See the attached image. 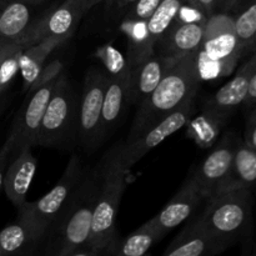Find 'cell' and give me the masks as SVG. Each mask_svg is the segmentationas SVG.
<instances>
[{
    "mask_svg": "<svg viewBox=\"0 0 256 256\" xmlns=\"http://www.w3.org/2000/svg\"><path fill=\"white\" fill-rule=\"evenodd\" d=\"M99 170L85 169L66 206L48 232L39 254L48 256H89L88 244L99 189Z\"/></svg>",
    "mask_w": 256,
    "mask_h": 256,
    "instance_id": "1",
    "label": "cell"
},
{
    "mask_svg": "<svg viewBox=\"0 0 256 256\" xmlns=\"http://www.w3.org/2000/svg\"><path fill=\"white\" fill-rule=\"evenodd\" d=\"M200 78L196 52L180 58L165 74L152 94L138 106L134 122L125 142H132L152 125L195 99Z\"/></svg>",
    "mask_w": 256,
    "mask_h": 256,
    "instance_id": "2",
    "label": "cell"
},
{
    "mask_svg": "<svg viewBox=\"0 0 256 256\" xmlns=\"http://www.w3.org/2000/svg\"><path fill=\"white\" fill-rule=\"evenodd\" d=\"M99 189L92 215L88 252L89 256L102 255L114 238H116V216L120 202L126 189L129 170L122 165L120 158V144L115 145L98 165Z\"/></svg>",
    "mask_w": 256,
    "mask_h": 256,
    "instance_id": "3",
    "label": "cell"
},
{
    "mask_svg": "<svg viewBox=\"0 0 256 256\" xmlns=\"http://www.w3.org/2000/svg\"><path fill=\"white\" fill-rule=\"evenodd\" d=\"M244 55L235 32L234 15L222 12L208 15L202 45L196 52L202 80L229 75Z\"/></svg>",
    "mask_w": 256,
    "mask_h": 256,
    "instance_id": "4",
    "label": "cell"
},
{
    "mask_svg": "<svg viewBox=\"0 0 256 256\" xmlns=\"http://www.w3.org/2000/svg\"><path fill=\"white\" fill-rule=\"evenodd\" d=\"M202 212L195 218L205 230L232 242L248 234L252 220V190L235 189L208 198Z\"/></svg>",
    "mask_w": 256,
    "mask_h": 256,
    "instance_id": "5",
    "label": "cell"
},
{
    "mask_svg": "<svg viewBox=\"0 0 256 256\" xmlns=\"http://www.w3.org/2000/svg\"><path fill=\"white\" fill-rule=\"evenodd\" d=\"M78 108L79 98L64 74L50 96L45 109L36 146L68 149L78 140Z\"/></svg>",
    "mask_w": 256,
    "mask_h": 256,
    "instance_id": "6",
    "label": "cell"
},
{
    "mask_svg": "<svg viewBox=\"0 0 256 256\" xmlns=\"http://www.w3.org/2000/svg\"><path fill=\"white\" fill-rule=\"evenodd\" d=\"M85 168L76 155H72L59 182L36 202H26L18 210V219L34 229L44 242L48 232L66 206L75 188L84 175ZM42 248V246H40Z\"/></svg>",
    "mask_w": 256,
    "mask_h": 256,
    "instance_id": "7",
    "label": "cell"
},
{
    "mask_svg": "<svg viewBox=\"0 0 256 256\" xmlns=\"http://www.w3.org/2000/svg\"><path fill=\"white\" fill-rule=\"evenodd\" d=\"M109 74L100 68H90L84 78L78 108V140L85 152H92L102 140V112Z\"/></svg>",
    "mask_w": 256,
    "mask_h": 256,
    "instance_id": "8",
    "label": "cell"
},
{
    "mask_svg": "<svg viewBox=\"0 0 256 256\" xmlns=\"http://www.w3.org/2000/svg\"><path fill=\"white\" fill-rule=\"evenodd\" d=\"M86 12L88 0H64L46 6L22 39V44L26 48L52 36L70 39Z\"/></svg>",
    "mask_w": 256,
    "mask_h": 256,
    "instance_id": "9",
    "label": "cell"
},
{
    "mask_svg": "<svg viewBox=\"0 0 256 256\" xmlns=\"http://www.w3.org/2000/svg\"><path fill=\"white\" fill-rule=\"evenodd\" d=\"M194 100L186 102L182 108L165 116L164 119L155 122L132 142H120V158H122V165L128 170H130L150 150L156 148L165 139L184 128L190 122L194 112Z\"/></svg>",
    "mask_w": 256,
    "mask_h": 256,
    "instance_id": "10",
    "label": "cell"
},
{
    "mask_svg": "<svg viewBox=\"0 0 256 256\" xmlns=\"http://www.w3.org/2000/svg\"><path fill=\"white\" fill-rule=\"evenodd\" d=\"M59 78L60 76L50 80L49 82L42 85L34 92H28L26 102L18 116L15 118L9 132V135L14 140V149H12V156L22 148H32V149L34 146H36L40 124H42L50 96L59 82Z\"/></svg>",
    "mask_w": 256,
    "mask_h": 256,
    "instance_id": "11",
    "label": "cell"
},
{
    "mask_svg": "<svg viewBox=\"0 0 256 256\" xmlns=\"http://www.w3.org/2000/svg\"><path fill=\"white\" fill-rule=\"evenodd\" d=\"M238 139L239 138L232 132L222 138L215 142L212 150L200 162L195 172H192L204 200L216 194L226 179L234 159Z\"/></svg>",
    "mask_w": 256,
    "mask_h": 256,
    "instance_id": "12",
    "label": "cell"
},
{
    "mask_svg": "<svg viewBox=\"0 0 256 256\" xmlns=\"http://www.w3.org/2000/svg\"><path fill=\"white\" fill-rule=\"evenodd\" d=\"M202 202L204 198L200 192L199 185L192 174H190L176 194L154 218L150 219V222L164 238L170 230L175 229L185 220L192 218Z\"/></svg>",
    "mask_w": 256,
    "mask_h": 256,
    "instance_id": "13",
    "label": "cell"
},
{
    "mask_svg": "<svg viewBox=\"0 0 256 256\" xmlns=\"http://www.w3.org/2000/svg\"><path fill=\"white\" fill-rule=\"evenodd\" d=\"M232 246V242L205 230L194 219L172 239L162 256H214Z\"/></svg>",
    "mask_w": 256,
    "mask_h": 256,
    "instance_id": "14",
    "label": "cell"
},
{
    "mask_svg": "<svg viewBox=\"0 0 256 256\" xmlns=\"http://www.w3.org/2000/svg\"><path fill=\"white\" fill-rule=\"evenodd\" d=\"M178 58L152 52L130 66L129 102L139 105L158 86L178 62Z\"/></svg>",
    "mask_w": 256,
    "mask_h": 256,
    "instance_id": "15",
    "label": "cell"
},
{
    "mask_svg": "<svg viewBox=\"0 0 256 256\" xmlns=\"http://www.w3.org/2000/svg\"><path fill=\"white\" fill-rule=\"evenodd\" d=\"M256 70V48L250 52V56L236 74L222 85L206 102L204 106L214 110L218 114L230 119L232 112L244 104L246 99L248 90H249L250 80Z\"/></svg>",
    "mask_w": 256,
    "mask_h": 256,
    "instance_id": "16",
    "label": "cell"
},
{
    "mask_svg": "<svg viewBox=\"0 0 256 256\" xmlns=\"http://www.w3.org/2000/svg\"><path fill=\"white\" fill-rule=\"evenodd\" d=\"M49 0H0V36L22 40Z\"/></svg>",
    "mask_w": 256,
    "mask_h": 256,
    "instance_id": "17",
    "label": "cell"
},
{
    "mask_svg": "<svg viewBox=\"0 0 256 256\" xmlns=\"http://www.w3.org/2000/svg\"><path fill=\"white\" fill-rule=\"evenodd\" d=\"M8 164L2 189L8 199L16 209L28 202L26 195L38 169V162L32 148H22L15 152Z\"/></svg>",
    "mask_w": 256,
    "mask_h": 256,
    "instance_id": "18",
    "label": "cell"
},
{
    "mask_svg": "<svg viewBox=\"0 0 256 256\" xmlns=\"http://www.w3.org/2000/svg\"><path fill=\"white\" fill-rule=\"evenodd\" d=\"M205 20L206 18L202 20L184 22L176 18L162 39L156 42L155 52L180 59L185 55L198 52L204 36Z\"/></svg>",
    "mask_w": 256,
    "mask_h": 256,
    "instance_id": "19",
    "label": "cell"
},
{
    "mask_svg": "<svg viewBox=\"0 0 256 256\" xmlns=\"http://www.w3.org/2000/svg\"><path fill=\"white\" fill-rule=\"evenodd\" d=\"M235 189H256V150L242 139H238L232 168L218 192Z\"/></svg>",
    "mask_w": 256,
    "mask_h": 256,
    "instance_id": "20",
    "label": "cell"
},
{
    "mask_svg": "<svg viewBox=\"0 0 256 256\" xmlns=\"http://www.w3.org/2000/svg\"><path fill=\"white\" fill-rule=\"evenodd\" d=\"M129 76H109L102 112V140L114 130L129 102Z\"/></svg>",
    "mask_w": 256,
    "mask_h": 256,
    "instance_id": "21",
    "label": "cell"
},
{
    "mask_svg": "<svg viewBox=\"0 0 256 256\" xmlns=\"http://www.w3.org/2000/svg\"><path fill=\"white\" fill-rule=\"evenodd\" d=\"M68 40L69 39L66 38L52 36L40 40V42L22 49L19 59V74L22 79V92H28V90L34 84L35 79L38 78L40 70L45 65L50 54Z\"/></svg>",
    "mask_w": 256,
    "mask_h": 256,
    "instance_id": "22",
    "label": "cell"
},
{
    "mask_svg": "<svg viewBox=\"0 0 256 256\" xmlns=\"http://www.w3.org/2000/svg\"><path fill=\"white\" fill-rule=\"evenodd\" d=\"M42 238L22 220L0 230V249L4 255H32L39 252Z\"/></svg>",
    "mask_w": 256,
    "mask_h": 256,
    "instance_id": "23",
    "label": "cell"
},
{
    "mask_svg": "<svg viewBox=\"0 0 256 256\" xmlns=\"http://www.w3.org/2000/svg\"><path fill=\"white\" fill-rule=\"evenodd\" d=\"M162 239V235L158 232L152 225L150 220L138 228L135 232L125 238H116L110 242L102 255L105 256H142L146 254L152 245Z\"/></svg>",
    "mask_w": 256,
    "mask_h": 256,
    "instance_id": "24",
    "label": "cell"
},
{
    "mask_svg": "<svg viewBox=\"0 0 256 256\" xmlns=\"http://www.w3.org/2000/svg\"><path fill=\"white\" fill-rule=\"evenodd\" d=\"M189 0H162L152 16L146 20L148 48L150 52H155V45L168 32L174 20L179 15L180 9Z\"/></svg>",
    "mask_w": 256,
    "mask_h": 256,
    "instance_id": "25",
    "label": "cell"
},
{
    "mask_svg": "<svg viewBox=\"0 0 256 256\" xmlns=\"http://www.w3.org/2000/svg\"><path fill=\"white\" fill-rule=\"evenodd\" d=\"M228 120V118L204 106L202 114L190 122L188 134L200 148H212Z\"/></svg>",
    "mask_w": 256,
    "mask_h": 256,
    "instance_id": "26",
    "label": "cell"
},
{
    "mask_svg": "<svg viewBox=\"0 0 256 256\" xmlns=\"http://www.w3.org/2000/svg\"><path fill=\"white\" fill-rule=\"evenodd\" d=\"M235 32L244 52H252L256 48V0H252L239 9L234 16Z\"/></svg>",
    "mask_w": 256,
    "mask_h": 256,
    "instance_id": "27",
    "label": "cell"
},
{
    "mask_svg": "<svg viewBox=\"0 0 256 256\" xmlns=\"http://www.w3.org/2000/svg\"><path fill=\"white\" fill-rule=\"evenodd\" d=\"M25 45L22 40H12L0 59V94L5 92L20 72L19 59Z\"/></svg>",
    "mask_w": 256,
    "mask_h": 256,
    "instance_id": "28",
    "label": "cell"
},
{
    "mask_svg": "<svg viewBox=\"0 0 256 256\" xmlns=\"http://www.w3.org/2000/svg\"><path fill=\"white\" fill-rule=\"evenodd\" d=\"M95 56L104 65V70L109 76H129L130 66L128 59L122 56V52L114 46L112 42H106L98 48Z\"/></svg>",
    "mask_w": 256,
    "mask_h": 256,
    "instance_id": "29",
    "label": "cell"
},
{
    "mask_svg": "<svg viewBox=\"0 0 256 256\" xmlns=\"http://www.w3.org/2000/svg\"><path fill=\"white\" fill-rule=\"evenodd\" d=\"M160 2L162 0H136L130 6V9L122 15L124 16L122 22H146Z\"/></svg>",
    "mask_w": 256,
    "mask_h": 256,
    "instance_id": "30",
    "label": "cell"
},
{
    "mask_svg": "<svg viewBox=\"0 0 256 256\" xmlns=\"http://www.w3.org/2000/svg\"><path fill=\"white\" fill-rule=\"evenodd\" d=\"M62 70H64V62H62V60L59 59L52 60V62H49L48 64L45 62V65L42 68L38 78L35 79L34 84H32V88L28 90V92H34L35 89H38V88L42 86V85L46 84V82H49L50 80L60 76V75L62 74Z\"/></svg>",
    "mask_w": 256,
    "mask_h": 256,
    "instance_id": "31",
    "label": "cell"
},
{
    "mask_svg": "<svg viewBox=\"0 0 256 256\" xmlns=\"http://www.w3.org/2000/svg\"><path fill=\"white\" fill-rule=\"evenodd\" d=\"M12 149H14V140H12V138L10 135H8L4 144L0 146V190L2 189L5 170H6L8 164L10 162V158H12Z\"/></svg>",
    "mask_w": 256,
    "mask_h": 256,
    "instance_id": "32",
    "label": "cell"
},
{
    "mask_svg": "<svg viewBox=\"0 0 256 256\" xmlns=\"http://www.w3.org/2000/svg\"><path fill=\"white\" fill-rule=\"evenodd\" d=\"M242 140H244L249 146H252V149L256 150V108L252 109V114L249 115V119H248Z\"/></svg>",
    "mask_w": 256,
    "mask_h": 256,
    "instance_id": "33",
    "label": "cell"
},
{
    "mask_svg": "<svg viewBox=\"0 0 256 256\" xmlns=\"http://www.w3.org/2000/svg\"><path fill=\"white\" fill-rule=\"evenodd\" d=\"M216 2L218 0H189V2L195 9H198L202 14L206 15V16L215 12Z\"/></svg>",
    "mask_w": 256,
    "mask_h": 256,
    "instance_id": "34",
    "label": "cell"
},
{
    "mask_svg": "<svg viewBox=\"0 0 256 256\" xmlns=\"http://www.w3.org/2000/svg\"><path fill=\"white\" fill-rule=\"evenodd\" d=\"M244 105L246 108H252V109L256 106V70L254 74H252V80H250L249 90H248V95L244 102Z\"/></svg>",
    "mask_w": 256,
    "mask_h": 256,
    "instance_id": "35",
    "label": "cell"
},
{
    "mask_svg": "<svg viewBox=\"0 0 256 256\" xmlns=\"http://www.w3.org/2000/svg\"><path fill=\"white\" fill-rule=\"evenodd\" d=\"M240 0H218L215 12H232L236 9Z\"/></svg>",
    "mask_w": 256,
    "mask_h": 256,
    "instance_id": "36",
    "label": "cell"
},
{
    "mask_svg": "<svg viewBox=\"0 0 256 256\" xmlns=\"http://www.w3.org/2000/svg\"><path fill=\"white\" fill-rule=\"evenodd\" d=\"M135 2H136V0H114L112 6H114L119 14L124 15Z\"/></svg>",
    "mask_w": 256,
    "mask_h": 256,
    "instance_id": "37",
    "label": "cell"
},
{
    "mask_svg": "<svg viewBox=\"0 0 256 256\" xmlns=\"http://www.w3.org/2000/svg\"><path fill=\"white\" fill-rule=\"evenodd\" d=\"M102 2L106 4L108 8H112L114 0H88V12H89L90 9H92L94 6H96V5L102 4Z\"/></svg>",
    "mask_w": 256,
    "mask_h": 256,
    "instance_id": "38",
    "label": "cell"
},
{
    "mask_svg": "<svg viewBox=\"0 0 256 256\" xmlns=\"http://www.w3.org/2000/svg\"><path fill=\"white\" fill-rule=\"evenodd\" d=\"M10 42H12V40H6V39H4V38L0 36V59H2V54L5 52L6 48L9 46Z\"/></svg>",
    "mask_w": 256,
    "mask_h": 256,
    "instance_id": "39",
    "label": "cell"
},
{
    "mask_svg": "<svg viewBox=\"0 0 256 256\" xmlns=\"http://www.w3.org/2000/svg\"><path fill=\"white\" fill-rule=\"evenodd\" d=\"M5 102H6V100H5L4 98V92H2V94H0V114H2V112L4 110Z\"/></svg>",
    "mask_w": 256,
    "mask_h": 256,
    "instance_id": "40",
    "label": "cell"
},
{
    "mask_svg": "<svg viewBox=\"0 0 256 256\" xmlns=\"http://www.w3.org/2000/svg\"><path fill=\"white\" fill-rule=\"evenodd\" d=\"M252 2V0H240V2H239V4H238L236 9H235V10H238V9H242V6H245V5H246L248 2Z\"/></svg>",
    "mask_w": 256,
    "mask_h": 256,
    "instance_id": "41",
    "label": "cell"
},
{
    "mask_svg": "<svg viewBox=\"0 0 256 256\" xmlns=\"http://www.w3.org/2000/svg\"><path fill=\"white\" fill-rule=\"evenodd\" d=\"M0 256H5V255H4V252H2V249H0Z\"/></svg>",
    "mask_w": 256,
    "mask_h": 256,
    "instance_id": "42",
    "label": "cell"
},
{
    "mask_svg": "<svg viewBox=\"0 0 256 256\" xmlns=\"http://www.w3.org/2000/svg\"><path fill=\"white\" fill-rule=\"evenodd\" d=\"M254 255H256V249H255V252H254Z\"/></svg>",
    "mask_w": 256,
    "mask_h": 256,
    "instance_id": "43",
    "label": "cell"
},
{
    "mask_svg": "<svg viewBox=\"0 0 256 256\" xmlns=\"http://www.w3.org/2000/svg\"><path fill=\"white\" fill-rule=\"evenodd\" d=\"M255 108H256V106H255Z\"/></svg>",
    "mask_w": 256,
    "mask_h": 256,
    "instance_id": "44",
    "label": "cell"
}]
</instances>
